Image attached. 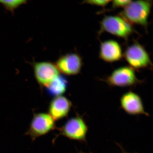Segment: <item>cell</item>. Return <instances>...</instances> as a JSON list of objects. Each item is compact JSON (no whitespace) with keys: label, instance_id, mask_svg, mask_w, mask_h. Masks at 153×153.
Masks as SVG:
<instances>
[{"label":"cell","instance_id":"cell-17","mask_svg":"<svg viewBox=\"0 0 153 153\" xmlns=\"http://www.w3.org/2000/svg\"><path fill=\"white\" fill-rule=\"evenodd\" d=\"M84 153L80 152V153Z\"/></svg>","mask_w":153,"mask_h":153},{"label":"cell","instance_id":"cell-6","mask_svg":"<svg viewBox=\"0 0 153 153\" xmlns=\"http://www.w3.org/2000/svg\"><path fill=\"white\" fill-rule=\"evenodd\" d=\"M56 128L55 121L49 114L34 113L29 128L25 135L30 136L33 142L39 137L45 135Z\"/></svg>","mask_w":153,"mask_h":153},{"label":"cell","instance_id":"cell-1","mask_svg":"<svg viewBox=\"0 0 153 153\" xmlns=\"http://www.w3.org/2000/svg\"><path fill=\"white\" fill-rule=\"evenodd\" d=\"M153 0H135L124 7L118 15L132 25L141 26L147 30Z\"/></svg>","mask_w":153,"mask_h":153},{"label":"cell","instance_id":"cell-14","mask_svg":"<svg viewBox=\"0 0 153 153\" xmlns=\"http://www.w3.org/2000/svg\"><path fill=\"white\" fill-rule=\"evenodd\" d=\"M112 4L110 8L104 9L98 12V13L102 14L106 12L112 11L119 8H123L129 3L132 1V0H111Z\"/></svg>","mask_w":153,"mask_h":153},{"label":"cell","instance_id":"cell-12","mask_svg":"<svg viewBox=\"0 0 153 153\" xmlns=\"http://www.w3.org/2000/svg\"><path fill=\"white\" fill-rule=\"evenodd\" d=\"M68 81L65 76L59 75L46 87L48 94L52 96H59L66 92L68 88Z\"/></svg>","mask_w":153,"mask_h":153},{"label":"cell","instance_id":"cell-16","mask_svg":"<svg viewBox=\"0 0 153 153\" xmlns=\"http://www.w3.org/2000/svg\"><path fill=\"white\" fill-rule=\"evenodd\" d=\"M128 153L126 152H125V151H124L123 150V153Z\"/></svg>","mask_w":153,"mask_h":153},{"label":"cell","instance_id":"cell-10","mask_svg":"<svg viewBox=\"0 0 153 153\" xmlns=\"http://www.w3.org/2000/svg\"><path fill=\"white\" fill-rule=\"evenodd\" d=\"M123 56L121 46L115 40L110 39L100 43L99 57L104 62L108 63L117 62L121 60Z\"/></svg>","mask_w":153,"mask_h":153},{"label":"cell","instance_id":"cell-7","mask_svg":"<svg viewBox=\"0 0 153 153\" xmlns=\"http://www.w3.org/2000/svg\"><path fill=\"white\" fill-rule=\"evenodd\" d=\"M55 65L59 72L67 76H73L80 73L83 61L79 54L71 52L60 56L56 61Z\"/></svg>","mask_w":153,"mask_h":153},{"label":"cell","instance_id":"cell-2","mask_svg":"<svg viewBox=\"0 0 153 153\" xmlns=\"http://www.w3.org/2000/svg\"><path fill=\"white\" fill-rule=\"evenodd\" d=\"M99 35L107 33L118 38L128 40L132 34L136 33L133 26L119 15L105 16L100 22Z\"/></svg>","mask_w":153,"mask_h":153},{"label":"cell","instance_id":"cell-4","mask_svg":"<svg viewBox=\"0 0 153 153\" xmlns=\"http://www.w3.org/2000/svg\"><path fill=\"white\" fill-rule=\"evenodd\" d=\"M123 57L129 66L135 70L152 68V63L149 52L138 41H134L127 47Z\"/></svg>","mask_w":153,"mask_h":153},{"label":"cell","instance_id":"cell-5","mask_svg":"<svg viewBox=\"0 0 153 153\" xmlns=\"http://www.w3.org/2000/svg\"><path fill=\"white\" fill-rule=\"evenodd\" d=\"M103 81L110 87H132L142 82L137 77L135 70L129 66L119 67Z\"/></svg>","mask_w":153,"mask_h":153},{"label":"cell","instance_id":"cell-9","mask_svg":"<svg viewBox=\"0 0 153 153\" xmlns=\"http://www.w3.org/2000/svg\"><path fill=\"white\" fill-rule=\"evenodd\" d=\"M121 108L128 114L131 115L143 114L149 116L145 110L142 98L138 94L131 91L123 94L120 98Z\"/></svg>","mask_w":153,"mask_h":153},{"label":"cell","instance_id":"cell-8","mask_svg":"<svg viewBox=\"0 0 153 153\" xmlns=\"http://www.w3.org/2000/svg\"><path fill=\"white\" fill-rule=\"evenodd\" d=\"M33 69L35 78L42 87H47L60 75L55 64L49 61L36 62L33 64Z\"/></svg>","mask_w":153,"mask_h":153},{"label":"cell","instance_id":"cell-11","mask_svg":"<svg viewBox=\"0 0 153 153\" xmlns=\"http://www.w3.org/2000/svg\"><path fill=\"white\" fill-rule=\"evenodd\" d=\"M72 106V102L66 97H55L49 103L48 114L55 121L60 120L68 116Z\"/></svg>","mask_w":153,"mask_h":153},{"label":"cell","instance_id":"cell-3","mask_svg":"<svg viewBox=\"0 0 153 153\" xmlns=\"http://www.w3.org/2000/svg\"><path fill=\"white\" fill-rule=\"evenodd\" d=\"M56 129L58 133L53 140V143L60 136H63L68 139L80 142H85L88 127L83 118L78 114L76 116L69 119L66 123Z\"/></svg>","mask_w":153,"mask_h":153},{"label":"cell","instance_id":"cell-13","mask_svg":"<svg viewBox=\"0 0 153 153\" xmlns=\"http://www.w3.org/2000/svg\"><path fill=\"white\" fill-rule=\"evenodd\" d=\"M28 0H0V4L7 10L13 12L19 7L27 2Z\"/></svg>","mask_w":153,"mask_h":153},{"label":"cell","instance_id":"cell-15","mask_svg":"<svg viewBox=\"0 0 153 153\" xmlns=\"http://www.w3.org/2000/svg\"><path fill=\"white\" fill-rule=\"evenodd\" d=\"M111 1V0H82V4L98 6L103 8L104 10L105 7Z\"/></svg>","mask_w":153,"mask_h":153}]
</instances>
